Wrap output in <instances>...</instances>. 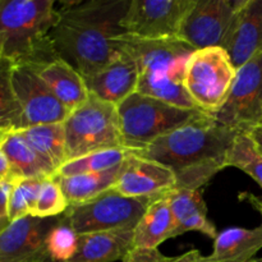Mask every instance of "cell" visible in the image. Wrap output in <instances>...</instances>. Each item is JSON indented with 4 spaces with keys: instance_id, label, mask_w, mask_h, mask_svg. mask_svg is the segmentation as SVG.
<instances>
[{
    "instance_id": "6da1fadb",
    "label": "cell",
    "mask_w": 262,
    "mask_h": 262,
    "mask_svg": "<svg viewBox=\"0 0 262 262\" xmlns=\"http://www.w3.org/2000/svg\"><path fill=\"white\" fill-rule=\"evenodd\" d=\"M130 0L64 2L51 31L60 59L90 77L119 58L122 20Z\"/></svg>"
},
{
    "instance_id": "7a4b0ae2",
    "label": "cell",
    "mask_w": 262,
    "mask_h": 262,
    "mask_svg": "<svg viewBox=\"0 0 262 262\" xmlns=\"http://www.w3.org/2000/svg\"><path fill=\"white\" fill-rule=\"evenodd\" d=\"M238 135L205 114L135 154L170 169L177 188L200 191L215 174L228 168V152Z\"/></svg>"
},
{
    "instance_id": "3957f363",
    "label": "cell",
    "mask_w": 262,
    "mask_h": 262,
    "mask_svg": "<svg viewBox=\"0 0 262 262\" xmlns=\"http://www.w3.org/2000/svg\"><path fill=\"white\" fill-rule=\"evenodd\" d=\"M56 18L53 0H0V56L35 69L59 59L51 38Z\"/></svg>"
},
{
    "instance_id": "277c9868",
    "label": "cell",
    "mask_w": 262,
    "mask_h": 262,
    "mask_svg": "<svg viewBox=\"0 0 262 262\" xmlns=\"http://www.w3.org/2000/svg\"><path fill=\"white\" fill-rule=\"evenodd\" d=\"M117 107L123 145L133 152L207 114L200 109L174 106L137 91Z\"/></svg>"
},
{
    "instance_id": "5b68a950",
    "label": "cell",
    "mask_w": 262,
    "mask_h": 262,
    "mask_svg": "<svg viewBox=\"0 0 262 262\" xmlns=\"http://www.w3.org/2000/svg\"><path fill=\"white\" fill-rule=\"evenodd\" d=\"M63 125L68 161L99 151L124 147L117 105L91 94L86 102L69 113Z\"/></svg>"
},
{
    "instance_id": "8992f818",
    "label": "cell",
    "mask_w": 262,
    "mask_h": 262,
    "mask_svg": "<svg viewBox=\"0 0 262 262\" xmlns=\"http://www.w3.org/2000/svg\"><path fill=\"white\" fill-rule=\"evenodd\" d=\"M156 197H128L110 188L90 201L69 206L63 217L79 235L135 229Z\"/></svg>"
},
{
    "instance_id": "52a82bcc",
    "label": "cell",
    "mask_w": 262,
    "mask_h": 262,
    "mask_svg": "<svg viewBox=\"0 0 262 262\" xmlns=\"http://www.w3.org/2000/svg\"><path fill=\"white\" fill-rule=\"evenodd\" d=\"M237 69L220 46L194 50L188 58L183 84L197 109L214 114L227 100Z\"/></svg>"
},
{
    "instance_id": "ba28073f",
    "label": "cell",
    "mask_w": 262,
    "mask_h": 262,
    "mask_svg": "<svg viewBox=\"0 0 262 262\" xmlns=\"http://www.w3.org/2000/svg\"><path fill=\"white\" fill-rule=\"evenodd\" d=\"M211 117L219 124L247 133L262 123V53L237 69L227 100Z\"/></svg>"
},
{
    "instance_id": "9c48e42d",
    "label": "cell",
    "mask_w": 262,
    "mask_h": 262,
    "mask_svg": "<svg viewBox=\"0 0 262 262\" xmlns=\"http://www.w3.org/2000/svg\"><path fill=\"white\" fill-rule=\"evenodd\" d=\"M120 48L135 60L140 76L168 77L183 82L188 58L194 49L178 37H119Z\"/></svg>"
},
{
    "instance_id": "30bf717a",
    "label": "cell",
    "mask_w": 262,
    "mask_h": 262,
    "mask_svg": "<svg viewBox=\"0 0 262 262\" xmlns=\"http://www.w3.org/2000/svg\"><path fill=\"white\" fill-rule=\"evenodd\" d=\"M12 82L22 112L20 130L35 125L66 122L71 112L56 99L35 68L14 66Z\"/></svg>"
},
{
    "instance_id": "8fae6325",
    "label": "cell",
    "mask_w": 262,
    "mask_h": 262,
    "mask_svg": "<svg viewBox=\"0 0 262 262\" xmlns=\"http://www.w3.org/2000/svg\"><path fill=\"white\" fill-rule=\"evenodd\" d=\"M193 0H130L122 20L124 35L140 38L177 37Z\"/></svg>"
},
{
    "instance_id": "7c38bea8",
    "label": "cell",
    "mask_w": 262,
    "mask_h": 262,
    "mask_svg": "<svg viewBox=\"0 0 262 262\" xmlns=\"http://www.w3.org/2000/svg\"><path fill=\"white\" fill-rule=\"evenodd\" d=\"M237 5L238 0H193L177 37L194 50L222 48Z\"/></svg>"
},
{
    "instance_id": "4fadbf2b",
    "label": "cell",
    "mask_w": 262,
    "mask_h": 262,
    "mask_svg": "<svg viewBox=\"0 0 262 262\" xmlns=\"http://www.w3.org/2000/svg\"><path fill=\"white\" fill-rule=\"evenodd\" d=\"M58 217L26 216L13 222L0 234V262H46L49 258V232Z\"/></svg>"
},
{
    "instance_id": "5bb4252c",
    "label": "cell",
    "mask_w": 262,
    "mask_h": 262,
    "mask_svg": "<svg viewBox=\"0 0 262 262\" xmlns=\"http://www.w3.org/2000/svg\"><path fill=\"white\" fill-rule=\"evenodd\" d=\"M222 48L235 69L262 53V0H238Z\"/></svg>"
},
{
    "instance_id": "9a60e30c",
    "label": "cell",
    "mask_w": 262,
    "mask_h": 262,
    "mask_svg": "<svg viewBox=\"0 0 262 262\" xmlns=\"http://www.w3.org/2000/svg\"><path fill=\"white\" fill-rule=\"evenodd\" d=\"M177 188L176 176L158 161L140 158L132 151L120 168L113 189L128 197H156Z\"/></svg>"
},
{
    "instance_id": "2e32d148",
    "label": "cell",
    "mask_w": 262,
    "mask_h": 262,
    "mask_svg": "<svg viewBox=\"0 0 262 262\" xmlns=\"http://www.w3.org/2000/svg\"><path fill=\"white\" fill-rule=\"evenodd\" d=\"M138 78L140 73L135 60L122 50L119 58L97 73L84 77V82L90 94L118 106L137 91Z\"/></svg>"
},
{
    "instance_id": "e0dca14e",
    "label": "cell",
    "mask_w": 262,
    "mask_h": 262,
    "mask_svg": "<svg viewBox=\"0 0 262 262\" xmlns=\"http://www.w3.org/2000/svg\"><path fill=\"white\" fill-rule=\"evenodd\" d=\"M135 229H117L81 234L78 250L68 262L123 261L133 248Z\"/></svg>"
},
{
    "instance_id": "ac0fdd59",
    "label": "cell",
    "mask_w": 262,
    "mask_h": 262,
    "mask_svg": "<svg viewBox=\"0 0 262 262\" xmlns=\"http://www.w3.org/2000/svg\"><path fill=\"white\" fill-rule=\"evenodd\" d=\"M36 71L69 112H73L89 99L90 92L83 76L63 59H56Z\"/></svg>"
},
{
    "instance_id": "d6986e66",
    "label": "cell",
    "mask_w": 262,
    "mask_h": 262,
    "mask_svg": "<svg viewBox=\"0 0 262 262\" xmlns=\"http://www.w3.org/2000/svg\"><path fill=\"white\" fill-rule=\"evenodd\" d=\"M262 250V227L229 228L217 233L209 262H251Z\"/></svg>"
},
{
    "instance_id": "ffe728a7",
    "label": "cell",
    "mask_w": 262,
    "mask_h": 262,
    "mask_svg": "<svg viewBox=\"0 0 262 262\" xmlns=\"http://www.w3.org/2000/svg\"><path fill=\"white\" fill-rule=\"evenodd\" d=\"M176 222L168 201V193L156 197L135 228L133 248H158L170 235Z\"/></svg>"
},
{
    "instance_id": "44dd1931",
    "label": "cell",
    "mask_w": 262,
    "mask_h": 262,
    "mask_svg": "<svg viewBox=\"0 0 262 262\" xmlns=\"http://www.w3.org/2000/svg\"><path fill=\"white\" fill-rule=\"evenodd\" d=\"M0 150L5 154L10 164V179L51 178L55 171L37 155L19 132H12Z\"/></svg>"
},
{
    "instance_id": "7402d4cb",
    "label": "cell",
    "mask_w": 262,
    "mask_h": 262,
    "mask_svg": "<svg viewBox=\"0 0 262 262\" xmlns=\"http://www.w3.org/2000/svg\"><path fill=\"white\" fill-rule=\"evenodd\" d=\"M17 132L55 173L68 161L63 123L35 125Z\"/></svg>"
},
{
    "instance_id": "603a6c76",
    "label": "cell",
    "mask_w": 262,
    "mask_h": 262,
    "mask_svg": "<svg viewBox=\"0 0 262 262\" xmlns=\"http://www.w3.org/2000/svg\"><path fill=\"white\" fill-rule=\"evenodd\" d=\"M123 165V164H122ZM122 165L100 173L76 174V176H55L69 206L83 204L113 188L117 182Z\"/></svg>"
},
{
    "instance_id": "cb8c5ba5",
    "label": "cell",
    "mask_w": 262,
    "mask_h": 262,
    "mask_svg": "<svg viewBox=\"0 0 262 262\" xmlns=\"http://www.w3.org/2000/svg\"><path fill=\"white\" fill-rule=\"evenodd\" d=\"M138 94L161 100L166 104L183 109H197L194 102L187 94L183 82L168 77L140 76L137 84Z\"/></svg>"
},
{
    "instance_id": "d4e9b609",
    "label": "cell",
    "mask_w": 262,
    "mask_h": 262,
    "mask_svg": "<svg viewBox=\"0 0 262 262\" xmlns=\"http://www.w3.org/2000/svg\"><path fill=\"white\" fill-rule=\"evenodd\" d=\"M130 154H132V150L124 147L90 154V155L67 161L56 171L55 176H76V174L100 173V171L110 170V169L122 165Z\"/></svg>"
},
{
    "instance_id": "484cf974",
    "label": "cell",
    "mask_w": 262,
    "mask_h": 262,
    "mask_svg": "<svg viewBox=\"0 0 262 262\" xmlns=\"http://www.w3.org/2000/svg\"><path fill=\"white\" fill-rule=\"evenodd\" d=\"M13 61L0 56V129L17 132L22 125V112L13 89Z\"/></svg>"
},
{
    "instance_id": "4316f807",
    "label": "cell",
    "mask_w": 262,
    "mask_h": 262,
    "mask_svg": "<svg viewBox=\"0 0 262 262\" xmlns=\"http://www.w3.org/2000/svg\"><path fill=\"white\" fill-rule=\"evenodd\" d=\"M227 165L245 171L262 188V152L248 133H239L235 137L228 152Z\"/></svg>"
},
{
    "instance_id": "83f0119b",
    "label": "cell",
    "mask_w": 262,
    "mask_h": 262,
    "mask_svg": "<svg viewBox=\"0 0 262 262\" xmlns=\"http://www.w3.org/2000/svg\"><path fill=\"white\" fill-rule=\"evenodd\" d=\"M48 178H27L14 182L9 197L10 223L32 216L43 182Z\"/></svg>"
},
{
    "instance_id": "f1b7e54d",
    "label": "cell",
    "mask_w": 262,
    "mask_h": 262,
    "mask_svg": "<svg viewBox=\"0 0 262 262\" xmlns=\"http://www.w3.org/2000/svg\"><path fill=\"white\" fill-rule=\"evenodd\" d=\"M79 234L66 219L59 216L58 223L49 232L46 246L51 262H68L78 250Z\"/></svg>"
},
{
    "instance_id": "f546056e",
    "label": "cell",
    "mask_w": 262,
    "mask_h": 262,
    "mask_svg": "<svg viewBox=\"0 0 262 262\" xmlns=\"http://www.w3.org/2000/svg\"><path fill=\"white\" fill-rule=\"evenodd\" d=\"M169 206L174 216L176 227L179 223L194 216L207 214V207L200 191L176 188L168 193Z\"/></svg>"
},
{
    "instance_id": "4dcf8cb0",
    "label": "cell",
    "mask_w": 262,
    "mask_h": 262,
    "mask_svg": "<svg viewBox=\"0 0 262 262\" xmlns=\"http://www.w3.org/2000/svg\"><path fill=\"white\" fill-rule=\"evenodd\" d=\"M68 207V201H67L60 186L55 181V178L51 177L43 182L32 216L41 217V219L58 217L61 216Z\"/></svg>"
},
{
    "instance_id": "1f68e13d",
    "label": "cell",
    "mask_w": 262,
    "mask_h": 262,
    "mask_svg": "<svg viewBox=\"0 0 262 262\" xmlns=\"http://www.w3.org/2000/svg\"><path fill=\"white\" fill-rule=\"evenodd\" d=\"M192 230L204 233V234H206L207 237L214 238V239L217 235L216 229H215V225L210 222L209 217H207V214H201V215H194V216L179 223V224L174 228L170 238L179 237V235L184 234V233L187 232H192Z\"/></svg>"
},
{
    "instance_id": "d6a6232c",
    "label": "cell",
    "mask_w": 262,
    "mask_h": 262,
    "mask_svg": "<svg viewBox=\"0 0 262 262\" xmlns=\"http://www.w3.org/2000/svg\"><path fill=\"white\" fill-rule=\"evenodd\" d=\"M14 182L13 179L0 182V234L4 233L12 224L9 219V197Z\"/></svg>"
},
{
    "instance_id": "836d02e7",
    "label": "cell",
    "mask_w": 262,
    "mask_h": 262,
    "mask_svg": "<svg viewBox=\"0 0 262 262\" xmlns=\"http://www.w3.org/2000/svg\"><path fill=\"white\" fill-rule=\"evenodd\" d=\"M170 257L164 256L158 248H132L122 262H169Z\"/></svg>"
},
{
    "instance_id": "e575fe53",
    "label": "cell",
    "mask_w": 262,
    "mask_h": 262,
    "mask_svg": "<svg viewBox=\"0 0 262 262\" xmlns=\"http://www.w3.org/2000/svg\"><path fill=\"white\" fill-rule=\"evenodd\" d=\"M169 262H209L206 256H202L199 250H191L177 257H170Z\"/></svg>"
},
{
    "instance_id": "d590c367",
    "label": "cell",
    "mask_w": 262,
    "mask_h": 262,
    "mask_svg": "<svg viewBox=\"0 0 262 262\" xmlns=\"http://www.w3.org/2000/svg\"><path fill=\"white\" fill-rule=\"evenodd\" d=\"M239 199L241 200H245V201H247L248 204L252 205L253 209L256 210V211L258 212V214L261 215V219H262V196H255V194L252 193H241L239 194ZM261 227H262V223H261Z\"/></svg>"
},
{
    "instance_id": "8d00e7d4",
    "label": "cell",
    "mask_w": 262,
    "mask_h": 262,
    "mask_svg": "<svg viewBox=\"0 0 262 262\" xmlns=\"http://www.w3.org/2000/svg\"><path fill=\"white\" fill-rule=\"evenodd\" d=\"M10 179V164L5 154L0 150V182Z\"/></svg>"
},
{
    "instance_id": "74e56055",
    "label": "cell",
    "mask_w": 262,
    "mask_h": 262,
    "mask_svg": "<svg viewBox=\"0 0 262 262\" xmlns=\"http://www.w3.org/2000/svg\"><path fill=\"white\" fill-rule=\"evenodd\" d=\"M247 133L248 136L252 138V141L255 142V145L257 146L258 150L262 152V124L256 125V127H253L252 129L248 130Z\"/></svg>"
},
{
    "instance_id": "f35d334b",
    "label": "cell",
    "mask_w": 262,
    "mask_h": 262,
    "mask_svg": "<svg viewBox=\"0 0 262 262\" xmlns=\"http://www.w3.org/2000/svg\"><path fill=\"white\" fill-rule=\"evenodd\" d=\"M10 133L12 132H9V130L0 129V147H2V145L5 142V140H7V137L10 135Z\"/></svg>"
},
{
    "instance_id": "ab89813d",
    "label": "cell",
    "mask_w": 262,
    "mask_h": 262,
    "mask_svg": "<svg viewBox=\"0 0 262 262\" xmlns=\"http://www.w3.org/2000/svg\"><path fill=\"white\" fill-rule=\"evenodd\" d=\"M251 262H262V257L261 258H255V260H252Z\"/></svg>"
},
{
    "instance_id": "60d3db41",
    "label": "cell",
    "mask_w": 262,
    "mask_h": 262,
    "mask_svg": "<svg viewBox=\"0 0 262 262\" xmlns=\"http://www.w3.org/2000/svg\"><path fill=\"white\" fill-rule=\"evenodd\" d=\"M261 124H262V123H261Z\"/></svg>"
}]
</instances>
